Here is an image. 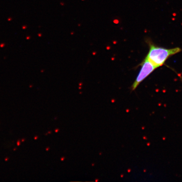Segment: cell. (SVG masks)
<instances>
[{"label": "cell", "instance_id": "cell-4", "mask_svg": "<svg viewBox=\"0 0 182 182\" xmlns=\"http://www.w3.org/2000/svg\"><path fill=\"white\" fill-rule=\"evenodd\" d=\"M82 1H84V0H82Z\"/></svg>", "mask_w": 182, "mask_h": 182}, {"label": "cell", "instance_id": "cell-2", "mask_svg": "<svg viewBox=\"0 0 182 182\" xmlns=\"http://www.w3.org/2000/svg\"><path fill=\"white\" fill-rule=\"evenodd\" d=\"M140 65H141V68L136 80L131 86L130 88L132 91L136 90L141 82H143L157 68L146 58L143 60L142 63H140Z\"/></svg>", "mask_w": 182, "mask_h": 182}, {"label": "cell", "instance_id": "cell-3", "mask_svg": "<svg viewBox=\"0 0 182 182\" xmlns=\"http://www.w3.org/2000/svg\"><path fill=\"white\" fill-rule=\"evenodd\" d=\"M19 141L18 142V143H17V144H18V145H19Z\"/></svg>", "mask_w": 182, "mask_h": 182}, {"label": "cell", "instance_id": "cell-1", "mask_svg": "<svg viewBox=\"0 0 182 182\" xmlns=\"http://www.w3.org/2000/svg\"><path fill=\"white\" fill-rule=\"evenodd\" d=\"M148 45L149 50L146 58L157 68L164 65L169 57L182 51L179 47L165 48L157 46L151 42H148Z\"/></svg>", "mask_w": 182, "mask_h": 182}]
</instances>
